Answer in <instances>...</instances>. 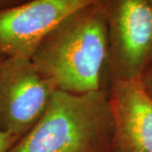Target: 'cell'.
Instances as JSON below:
<instances>
[{
    "label": "cell",
    "instance_id": "cell-1",
    "mask_svg": "<svg viewBox=\"0 0 152 152\" xmlns=\"http://www.w3.org/2000/svg\"><path fill=\"white\" fill-rule=\"evenodd\" d=\"M107 55V22L100 5L94 2L58 24L31 59L58 90L83 94L108 89Z\"/></svg>",
    "mask_w": 152,
    "mask_h": 152
},
{
    "label": "cell",
    "instance_id": "cell-2",
    "mask_svg": "<svg viewBox=\"0 0 152 152\" xmlns=\"http://www.w3.org/2000/svg\"><path fill=\"white\" fill-rule=\"evenodd\" d=\"M8 152H116L108 89L56 90L37 124Z\"/></svg>",
    "mask_w": 152,
    "mask_h": 152
},
{
    "label": "cell",
    "instance_id": "cell-3",
    "mask_svg": "<svg viewBox=\"0 0 152 152\" xmlns=\"http://www.w3.org/2000/svg\"><path fill=\"white\" fill-rule=\"evenodd\" d=\"M96 2L107 26V87L115 80L140 79L152 66V1Z\"/></svg>",
    "mask_w": 152,
    "mask_h": 152
},
{
    "label": "cell",
    "instance_id": "cell-4",
    "mask_svg": "<svg viewBox=\"0 0 152 152\" xmlns=\"http://www.w3.org/2000/svg\"><path fill=\"white\" fill-rule=\"evenodd\" d=\"M56 90L31 58H6L0 71V130L20 139L42 118Z\"/></svg>",
    "mask_w": 152,
    "mask_h": 152
},
{
    "label": "cell",
    "instance_id": "cell-5",
    "mask_svg": "<svg viewBox=\"0 0 152 152\" xmlns=\"http://www.w3.org/2000/svg\"><path fill=\"white\" fill-rule=\"evenodd\" d=\"M96 0H32L0 11V54L31 58L45 37L73 12Z\"/></svg>",
    "mask_w": 152,
    "mask_h": 152
},
{
    "label": "cell",
    "instance_id": "cell-6",
    "mask_svg": "<svg viewBox=\"0 0 152 152\" xmlns=\"http://www.w3.org/2000/svg\"><path fill=\"white\" fill-rule=\"evenodd\" d=\"M108 98L116 152H152V97L141 80H113Z\"/></svg>",
    "mask_w": 152,
    "mask_h": 152
},
{
    "label": "cell",
    "instance_id": "cell-7",
    "mask_svg": "<svg viewBox=\"0 0 152 152\" xmlns=\"http://www.w3.org/2000/svg\"><path fill=\"white\" fill-rule=\"evenodd\" d=\"M20 140L18 136L0 130V152H8Z\"/></svg>",
    "mask_w": 152,
    "mask_h": 152
},
{
    "label": "cell",
    "instance_id": "cell-8",
    "mask_svg": "<svg viewBox=\"0 0 152 152\" xmlns=\"http://www.w3.org/2000/svg\"><path fill=\"white\" fill-rule=\"evenodd\" d=\"M140 80L147 92L152 97V66L145 72V74L141 76Z\"/></svg>",
    "mask_w": 152,
    "mask_h": 152
},
{
    "label": "cell",
    "instance_id": "cell-9",
    "mask_svg": "<svg viewBox=\"0 0 152 152\" xmlns=\"http://www.w3.org/2000/svg\"><path fill=\"white\" fill-rule=\"evenodd\" d=\"M32 0H0V11L10 10Z\"/></svg>",
    "mask_w": 152,
    "mask_h": 152
},
{
    "label": "cell",
    "instance_id": "cell-10",
    "mask_svg": "<svg viewBox=\"0 0 152 152\" xmlns=\"http://www.w3.org/2000/svg\"><path fill=\"white\" fill-rule=\"evenodd\" d=\"M5 58V56H4L3 54H0V71H1V68H2V65H3V63H4V61Z\"/></svg>",
    "mask_w": 152,
    "mask_h": 152
},
{
    "label": "cell",
    "instance_id": "cell-11",
    "mask_svg": "<svg viewBox=\"0 0 152 152\" xmlns=\"http://www.w3.org/2000/svg\"><path fill=\"white\" fill-rule=\"evenodd\" d=\"M151 1H152V0H151Z\"/></svg>",
    "mask_w": 152,
    "mask_h": 152
}]
</instances>
